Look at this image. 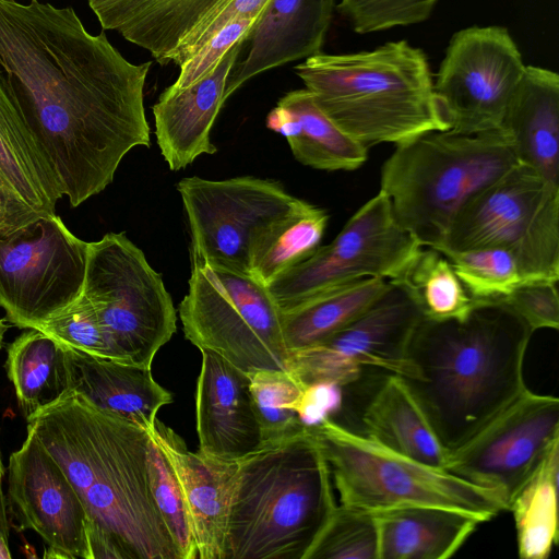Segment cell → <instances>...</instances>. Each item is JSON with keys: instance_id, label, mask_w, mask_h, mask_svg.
I'll return each mask as SVG.
<instances>
[{"instance_id": "cell-32", "label": "cell", "mask_w": 559, "mask_h": 559, "mask_svg": "<svg viewBox=\"0 0 559 559\" xmlns=\"http://www.w3.org/2000/svg\"><path fill=\"white\" fill-rule=\"evenodd\" d=\"M559 441L547 451L514 497L513 513L519 556L546 559L558 540Z\"/></svg>"}, {"instance_id": "cell-11", "label": "cell", "mask_w": 559, "mask_h": 559, "mask_svg": "<svg viewBox=\"0 0 559 559\" xmlns=\"http://www.w3.org/2000/svg\"><path fill=\"white\" fill-rule=\"evenodd\" d=\"M87 245L56 213L0 233V308L5 320L19 329H38L78 299Z\"/></svg>"}, {"instance_id": "cell-6", "label": "cell", "mask_w": 559, "mask_h": 559, "mask_svg": "<svg viewBox=\"0 0 559 559\" xmlns=\"http://www.w3.org/2000/svg\"><path fill=\"white\" fill-rule=\"evenodd\" d=\"M516 163L502 129L429 131L396 145L382 166L380 191L403 229L438 248L463 205Z\"/></svg>"}, {"instance_id": "cell-5", "label": "cell", "mask_w": 559, "mask_h": 559, "mask_svg": "<svg viewBox=\"0 0 559 559\" xmlns=\"http://www.w3.org/2000/svg\"><path fill=\"white\" fill-rule=\"evenodd\" d=\"M296 74L319 108L367 147L445 131L425 52L406 40L372 50L306 58Z\"/></svg>"}, {"instance_id": "cell-41", "label": "cell", "mask_w": 559, "mask_h": 559, "mask_svg": "<svg viewBox=\"0 0 559 559\" xmlns=\"http://www.w3.org/2000/svg\"><path fill=\"white\" fill-rule=\"evenodd\" d=\"M269 0H222L179 43L168 63L181 66L209 39L230 22L238 19L255 20Z\"/></svg>"}, {"instance_id": "cell-9", "label": "cell", "mask_w": 559, "mask_h": 559, "mask_svg": "<svg viewBox=\"0 0 559 559\" xmlns=\"http://www.w3.org/2000/svg\"><path fill=\"white\" fill-rule=\"evenodd\" d=\"M82 295L114 359L151 368L176 332V309L160 274L124 233L88 242Z\"/></svg>"}, {"instance_id": "cell-27", "label": "cell", "mask_w": 559, "mask_h": 559, "mask_svg": "<svg viewBox=\"0 0 559 559\" xmlns=\"http://www.w3.org/2000/svg\"><path fill=\"white\" fill-rule=\"evenodd\" d=\"M366 436L424 464L444 468L449 451L442 445L405 380L386 377L367 404Z\"/></svg>"}, {"instance_id": "cell-3", "label": "cell", "mask_w": 559, "mask_h": 559, "mask_svg": "<svg viewBox=\"0 0 559 559\" xmlns=\"http://www.w3.org/2000/svg\"><path fill=\"white\" fill-rule=\"evenodd\" d=\"M534 332L507 304L475 300L463 319L423 318L404 379L442 445L451 451L527 386L524 360Z\"/></svg>"}, {"instance_id": "cell-45", "label": "cell", "mask_w": 559, "mask_h": 559, "mask_svg": "<svg viewBox=\"0 0 559 559\" xmlns=\"http://www.w3.org/2000/svg\"><path fill=\"white\" fill-rule=\"evenodd\" d=\"M5 477V467L2 460V451L0 444V530L10 537V519L8 512L7 497L3 490V480Z\"/></svg>"}, {"instance_id": "cell-8", "label": "cell", "mask_w": 559, "mask_h": 559, "mask_svg": "<svg viewBox=\"0 0 559 559\" xmlns=\"http://www.w3.org/2000/svg\"><path fill=\"white\" fill-rule=\"evenodd\" d=\"M185 337L240 370L286 371L288 349L282 310L267 286L251 274L191 263L189 289L179 305Z\"/></svg>"}, {"instance_id": "cell-34", "label": "cell", "mask_w": 559, "mask_h": 559, "mask_svg": "<svg viewBox=\"0 0 559 559\" xmlns=\"http://www.w3.org/2000/svg\"><path fill=\"white\" fill-rule=\"evenodd\" d=\"M436 250L449 260L465 290L474 300L500 299L525 281L514 255L507 249L483 247Z\"/></svg>"}, {"instance_id": "cell-28", "label": "cell", "mask_w": 559, "mask_h": 559, "mask_svg": "<svg viewBox=\"0 0 559 559\" xmlns=\"http://www.w3.org/2000/svg\"><path fill=\"white\" fill-rule=\"evenodd\" d=\"M0 179L40 214L56 213L62 198L53 173L37 148L0 71Z\"/></svg>"}, {"instance_id": "cell-44", "label": "cell", "mask_w": 559, "mask_h": 559, "mask_svg": "<svg viewBox=\"0 0 559 559\" xmlns=\"http://www.w3.org/2000/svg\"><path fill=\"white\" fill-rule=\"evenodd\" d=\"M38 215L41 214L20 199L0 179V233L19 228Z\"/></svg>"}, {"instance_id": "cell-24", "label": "cell", "mask_w": 559, "mask_h": 559, "mask_svg": "<svg viewBox=\"0 0 559 559\" xmlns=\"http://www.w3.org/2000/svg\"><path fill=\"white\" fill-rule=\"evenodd\" d=\"M266 127L286 138L295 158L321 170H354L368 147L343 132L307 88L286 93L266 117Z\"/></svg>"}, {"instance_id": "cell-38", "label": "cell", "mask_w": 559, "mask_h": 559, "mask_svg": "<svg viewBox=\"0 0 559 559\" xmlns=\"http://www.w3.org/2000/svg\"><path fill=\"white\" fill-rule=\"evenodd\" d=\"M439 0H341L338 10L359 34L427 20Z\"/></svg>"}, {"instance_id": "cell-42", "label": "cell", "mask_w": 559, "mask_h": 559, "mask_svg": "<svg viewBox=\"0 0 559 559\" xmlns=\"http://www.w3.org/2000/svg\"><path fill=\"white\" fill-rule=\"evenodd\" d=\"M254 21L238 19L227 24L179 67L177 80L165 92L185 88L209 73L234 45L245 39Z\"/></svg>"}, {"instance_id": "cell-21", "label": "cell", "mask_w": 559, "mask_h": 559, "mask_svg": "<svg viewBox=\"0 0 559 559\" xmlns=\"http://www.w3.org/2000/svg\"><path fill=\"white\" fill-rule=\"evenodd\" d=\"M242 41L234 45L204 76L176 92H163L153 106L155 135L171 170L190 165L202 154H215L211 130L225 100L228 74Z\"/></svg>"}, {"instance_id": "cell-43", "label": "cell", "mask_w": 559, "mask_h": 559, "mask_svg": "<svg viewBox=\"0 0 559 559\" xmlns=\"http://www.w3.org/2000/svg\"><path fill=\"white\" fill-rule=\"evenodd\" d=\"M343 404V386L318 382L302 389L290 408L307 427H314L336 414Z\"/></svg>"}, {"instance_id": "cell-31", "label": "cell", "mask_w": 559, "mask_h": 559, "mask_svg": "<svg viewBox=\"0 0 559 559\" xmlns=\"http://www.w3.org/2000/svg\"><path fill=\"white\" fill-rule=\"evenodd\" d=\"M329 214L302 199L273 222L257 239L250 273L266 286L305 261L320 246Z\"/></svg>"}, {"instance_id": "cell-10", "label": "cell", "mask_w": 559, "mask_h": 559, "mask_svg": "<svg viewBox=\"0 0 559 559\" xmlns=\"http://www.w3.org/2000/svg\"><path fill=\"white\" fill-rule=\"evenodd\" d=\"M483 247L509 250L525 281H558L559 187L516 163L463 205L433 249Z\"/></svg>"}, {"instance_id": "cell-35", "label": "cell", "mask_w": 559, "mask_h": 559, "mask_svg": "<svg viewBox=\"0 0 559 559\" xmlns=\"http://www.w3.org/2000/svg\"><path fill=\"white\" fill-rule=\"evenodd\" d=\"M249 376L262 443L280 441L309 428L290 408L304 389L290 373L285 370L260 369Z\"/></svg>"}, {"instance_id": "cell-23", "label": "cell", "mask_w": 559, "mask_h": 559, "mask_svg": "<svg viewBox=\"0 0 559 559\" xmlns=\"http://www.w3.org/2000/svg\"><path fill=\"white\" fill-rule=\"evenodd\" d=\"M501 129L512 141L518 163L559 187V75L555 71L526 66Z\"/></svg>"}, {"instance_id": "cell-30", "label": "cell", "mask_w": 559, "mask_h": 559, "mask_svg": "<svg viewBox=\"0 0 559 559\" xmlns=\"http://www.w3.org/2000/svg\"><path fill=\"white\" fill-rule=\"evenodd\" d=\"M4 368L25 419L69 390L63 346L40 330L8 345Z\"/></svg>"}, {"instance_id": "cell-20", "label": "cell", "mask_w": 559, "mask_h": 559, "mask_svg": "<svg viewBox=\"0 0 559 559\" xmlns=\"http://www.w3.org/2000/svg\"><path fill=\"white\" fill-rule=\"evenodd\" d=\"M334 0H269L247 33L226 83L228 98L254 75L321 52Z\"/></svg>"}, {"instance_id": "cell-12", "label": "cell", "mask_w": 559, "mask_h": 559, "mask_svg": "<svg viewBox=\"0 0 559 559\" xmlns=\"http://www.w3.org/2000/svg\"><path fill=\"white\" fill-rule=\"evenodd\" d=\"M421 248L396 223L389 198L379 190L347 221L332 242L319 246L267 288L284 311L356 280L397 278Z\"/></svg>"}, {"instance_id": "cell-17", "label": "cell", "mask_w": 559, "mask_h": 559, "mask_svg": "<svg viewBox=\"0 0 559 559\" xmlns=\"http://www.w3.org/2000/svg\"><path fill=\"white\" fill-rule=\"evenodd\" d=\"M8 512L20 531L46 544L45 558L90 559L87 514L68 476L43 443L27 431L9 459Z\"/></svg>"}, {"instance_id": "cell-47", "label": "cell", "mask_w": 559, "mask_h": 559, "mask_svg": "<svg viewBox=\"0 0 559 559\" xmlns=\"http://www.w3.org/2000/svg\"><path fill=\"white\" fill-rule=\"evenodd\" d=\"M8 324L4 322V320L0 319V349L2 348L3 346V338H4V334L8 330Z\"/></svg>"}, {"instance_id": "cell-33", "label": "cell", "mask_w": 559, "mask_h": 559, "mask_svg": "<svg viewBox=\"0 0 559 559\" xmlns=\"http://www.w3.org/2000/svg\"><path fill=\"white\" fill-rule=\"evenodd\" d=\"M394 280L407 287L428 319H463L475 304L449 260L430 247H423Z\"/></svg>"}, {"instance_id": "cell-26", "label": "cell", "mask_w": 559, "mask_h": 559, "mask_svg": "<svg viewBox=\"0 0 559 559\" xmlns=\"http://www.w3.org/2000/svg\"><path fill=\"white\" fill-rule=\"evenodd\" d=\"M379 559H447L485 522L441 507L414 506L373 513Z\"/></svg>"}, {"instance_id": "cell-15", "label": "cell", "mask_w": 559, "mask_h": 559, "mask_svg": "<svg viewBox=\"0 0 559 559\" xmlns=\"http://www.w3.org/2000/svg\"><path fill=\"white\" fill-rule=\"evenodd\" d=\"M525 70L507 28L471 26L455 33L433 83L449 130L479 133L501 129Z\"/></svg>"}, {"instance_id": "cell-2", "label": "cell", "mask_w": 559, "mask_h": 559, "mask_svg": "<svg viewBox=\"0 0 559 559\" xmlns=\"http://www.w3.org/2000/svg\"><path fill=\"white\" fill-rule=\"evenodd\" d=\"M26 423L84 506L90 559H179L152 492L148 430L71 389Z\"/></svg>"}, {"instance_id": "cell-1", "label": "cell", "mask_w": 559, "mask_h": 559, "mask_svg": "<svg viewBox=\"0 0 559 559\" xmlns=\"http://www.w3.org/2000/svg\"><path fill=\"white\" fill-rule=\"evenodd\" d=\"M151 66L88 33L72 7L0 0V71L73 207L109 186L132 148L150 146Z\"/></svg>"}, {"instance_id": "cell-7", "label": "cell", "mask_w": 559, "mask_h": 559, "mask_svg": "<svg viewBox=\"0 0 559 559\" xmlns=\"http://www.w3.org/2000/svg\"><path fill=\"white\" fill-rule=\"evenodd\" d=\"M311 428L321 442L342 506L371 513L414 506L441 507L474 514L485 522L504 511L489 490L392 451L332 417Z\"/></svg>"}, {"instance_id": "cell-25", "label": "cell", "mask_w": 559, "mask_h": 559, "mask_svg": "<svg viewBox=\"0 0 559 559\" xmlns=\"http://www.w3.org/2000/svg\"><path fill=\"white\" fill-rule=\"evenodd\" d=\"M222 0H87L100 26L147 50L162 66Z\"/></svg>"}, {"instance_id": "cell-22", "label": "cell", "mask_w": 559, "mask_h": 559, "mask_svg": "<svg viewBox=\"0 0 559 559\" xmlns=\"http://www.w3.org/2000/svg\"><path fill=\"white\" fill-rule=\"evenodd\" d=\"M60 344L69 390L80 392L98 408L150 430L157 412L173 402L171 393L155 381L151 368Z\"/></svg>"}, {"instance_id": "cell-4", "label": "cell", "mask_w": 559, "mask_h": 559, "mask_svg": "<svg viewBox=\"0 0 559 559\" xmlns=\"http://www.w3.org/2000/svg\"><path fill=\"white\" fill-rule=\"evenodd\" d=\"M336 508L311 427L238 461L225 559H305Z\"/></svg>"}, {"instance_id": "cell-13", "label": "cell", "mask_w": 559, "mask_h": 559, "mask_svg": "<svg viewBox=\"0 0 559 559\" xmlns=\"http://www.w3.org/2000/svg\"><path fill=\"white\" fill-rule=\"evenodd\" d=\"M188 221L191 263L210 262L251 274L260 235L298 202L280 181L252 176L177 183Z\"/></svg>"}, {"instance_id": "cell-29", "label": "cell", "mask_w": 559, "mask_h": 559, "mask_svg": "<svg viewBox=\"0 0 559 559\" xmlns=\"http://www.w3.org/2000/svg\"><path fill=\"white\" fill-rule=\"evenodd\" d=\"M388 285L389 280L365 277L325 290L282 311L283 336L288 352L320 343L348 325Z\"/></svg>"}, {"instance_id": "cell-19", "label": "cell", "mask_w": 559, "mask_h": 559, "mask_svg": "<svg viewBox=\"0 0 559 559\" xmlns=\"http://www.w3.org/2000/svg\"><path fill=\"white\" fill-rule=\"evenodd\" d=\"M148 432L179 481L193 526L197 559H225L238 461L192 452L175 430L157 418Z\"/></svg>"}, {"instance_id": "cell-40", "label": "cell", "mask_w": 559, "mask_h": 559, "mask_svg": "<svg viewBox=\"0 0 559 559\" xmlns=\"http://www.w3.org/2000/svg\"><path fill=\"white\" fill-rule=\"evenodd\" d=\"M558 281L528 280L515 286L507 296L496 299L511 307L532 329L559 328Z\"/></svg>"}, {"instance_id": "cell-16", "label": "cell", "mask_w": 559, "mask_h": 559, "mask_svg": "<svg viewBox=\"0 0 559 559\" xmlns=\"http://www.w3.org/2000/svg\"><path fill=\"white\" fill-rule=\"evenodd\" d=\"M559 441V400L527 388L474 436L449 451L444 469L492 492L509 510Z\"/></svg>"}, {"instance_id": "cell-14", "label": "cell", "mask_w": 559, "mask_h": 559, "mask_svg": "<svg viewBox=\"0 0 559 559\" xmlns=\"http://www.w3.org/2000/svg\"><path fill=\"white\" fill-rule=\"evenodd\" d=\"M423 311L397 280L353 322L314 345L290 350L286 371L304 388L318 382L346 386L373 367L411 379L408 346Z\"/></svg>"}, {"instance_id": "cell-46", "label": "cell", "mask_w": 559, "mask_h": 559, "mask_svg": "<svg viewBox=\"0 0 559 559\" xmlns=\"http://www.w3.org/2000/svg\"><path fill=\"white\" fill-rule=\"evenodd\" d=\"M12 557L9 548V537L0 530V559H10Z\"/></svg>"}, {"instance_id": "cell-36", "label": "cell", "mask_w": 559, "mask_h": 559, "mask_svg": "<svg viewBox=\"0 0 559 559\" xmlns=\"http://www.w3.org/2000/svg\"><path fill=\"white\" fill-rule=\"evenodd\" d=\"M305 559H379L374 514L336 506Z\"/></svg>"}, {"instance_id": "cell-37", "label": "cell", "mask_w": 559, "mask_h": 559, "mask_svg": "<svg viewBox=\"0 0 559 559\" xmlns=\"http://www.w3.org/2000/svg\"><path fill=\"white\" fill-rule=\"evenodd\" d=\"M148 469L155 503L179 559H197L193 526L179 481L167 456L152 437L148 444Z\"/></svg>"}, {"instance_id": "cell-39", "label": "cell", "mask_w": 559, "mask_h": 559, "mask_svg": "<svg viewBox=\"0 0 559 559\" xmlns=\"http://www.w3.org/2000/svg\"><path fill=\"white\" fill-rule=\"evenodd\" d=\"M37 330L70 347L95 356L112 358L97 314L82 294Z\"/></svg>"}, {"instance_id": "cell-18", "label": "cell", "mask_w": 559, "mask_h": 559, "mask_svg": "<svg viewBox=\"0 0 559 559\" xmlns=\"http://www.w3.org/2000/svg\"><path fill=\"white\" fill-rule=\"evenodd\" d=\"M195 390L199 451L239 461L261 444V431L250 392L249 373L221 355L202 348Z\"/></svg>"}]
</instances>
